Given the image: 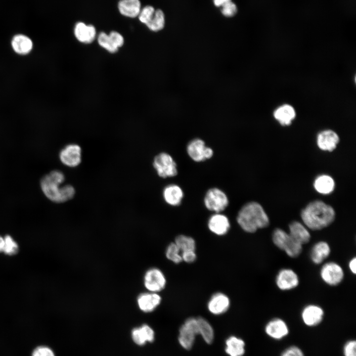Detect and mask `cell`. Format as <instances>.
<instances>
[{
    "instance_id": "cell-1",
    "label": "cell",
    "mask_w": 356,
    "mask_h": 356,
    "mask_svg": "<svg viewBox=\"0 0 356 356\" xmlns=\"http://www.w3.org/2000/svg\"><path fill=\"white\" fill-rule=\"evenodd\" d=\"M65 180L64 174L59 170H53L40 180V187L44 196L55 203H63L71 199L75 189L70 184L62 185Z\"/></svg>"
},
{
    "instance_id": "cell-2",
    "label": "cell",
    "mask_w": 356,
    "mask_h": 356,
    "mask_svg": "<svg viewBox=\"0 0 356 356\" xmlns=\"http://www.w3.org/2000/svg\"><path fill=\"white\" fill-rule=\"evenodd\" d=\"M305 226L312 230H318L330 225L335 219L334 209L321 200L309 203L301 212Z\"/></svg>"
},
{
    "instance_id": "cell-3",
    "label": "cell",
    "mask_w": 356,
    "mask_h": 356,
    "mask_svg": "<svg viewBox=\"0 0 356 356\" xmlns=\"http://www.w3.org/2000/svg\"><path fill=\"white\" fill-rule=\"evenodd\" d=\"M236 220L240 227L248 233H254L258 229L266 228L269 224L268 217L259 203H246L239 211Z\"/></svg>"
},
{
    "instance_id": "cell-4",
    "label": "cell",
    "mask_w": 356,
    "mask_h": 356,
    "mask_svg": "<svg viewBox=\"0 0 356 356\" xmlns=\"http://www.w3.org/2000/svg\"><path fill=\"white\" fill-rule=\"evenodd\" d=\"M272 239L277 248L284 251L291 258L298 257L302 251L303 245L294 240L288 233L282 229H275L272 233Z\"/></svg>"
},
{
    "instance_id": "cell-5",
    "label": "cell",
    "mask_w": 356,
    "mask_h": 356,
    "mask_svg": "<svg viewBox=\"0 0 356 356\" xmlns=\"http://www.w3.org/2000/svg\"><path fill=\"white\" fill-rule=\"evenodd\" d=\"M153 166L161 178L174 177L178 174L176 162L171 155L166 152L157 154L154 158Z\"/></svg>"
},
{
    "instance_id": "cell-6",
    "label": "cell",
    "mask_w": 356,
    "mask_h": 356,
    "mask_svg": "<svg viewBox=\"0 0 356 356\" xmlns=\"http://www.w3.org/2000/svg\"><path fill=\"white\" fill-rule=\"evenodd\" d=\"M229 200L226 194L217 187L210 188L206 192L204 203L206 208L215 213H221L228 206Z\"/></svg>"
},
{
    "instance_id": "cell-7",
    "label": "cell",
    "mask_w": 356,
    "mask_h": 356,
    "mask_svg": "<svg viewBox=\"0 0 356 356\" xmlns=\"http://www.w3.org/2000/svg\"><path fill=\"white\" fill-rule=\"evenodd\" d=\"M197 334L198 327L197 317H189L179 328L178 342L184 349L190 350L194 344L195 336Z\"/></svg>"
},
{
    "instance_id": "cell-8",
    "label": "cell",
    "mask_w": 356,
    "mask_h": 356,
    "mask_svg": "<svg viewBox=\"0 0 356 356\" xmlns=\"http://www.w3.org/2000/svg\"><path fill=\"white\" fill-rule=\"evenodd\" d=\"M186 151L189 157L196 162L209 159L214 154L213 150L207 146L204 141L199 138H194L188 142Z\"/></svg>"
},
{
    "instance_id": "cell-9",
    "label": "cell",
    "mask_w": 356,
    "mask_h": 356,
    "mask_svg": "<svg viewBox=\"0 0 356 356\" xmlns=\"http://www.w3.org/2000/svg\"><path fill=\"white\" fill-rule=\"evenodd\" d=\"M166 283L164 274L158 268H150L144 274L143 283L149 292L158 293L161 291L165 288Z\"/></svg>"
},
{
    "instance_id": "cell-10",
    "label": "cell",
    "mask_w": 356,
    "mask_h": 356,
    "mask_svg": "<svg viewBox=\"0 0 356 356\" xmlns=\"http://www.w3.org/2000/svg\"><path fill=\"white\" fill-rule=\"evenodd\" d=\"M321 279L327 285L336 286L343 280L344 272L342 267L335 262L324 264L320 271Z\"/></svg>"
},
{
    "instance_id": "cell-11",
    "label": "cell",
    "mask_w": 356,
    "mask_h": 356,
    "mask_svg": "<svg viewBox=\"0 0 356 356\" xmlns=\"http://www.w3.org/2000/svg\"><path fill=\"white\" fill-rule=\"evenodd\" d=\"M59 156L63 164L69 167H75L81 162L82 149L77 144H70L61 150Z\"/></svg>"
},
{
    "instance_id": "cell-12",
    "label": "cell",
    "mask_w": 356,
    "mask_h": 356,
    "mask_svg": "<svg viewBox=\"0 0 356 356\" xmlns=\"http://www.w3.org/2000/svg\"><path fill=\"white\" fill-rule=\"evenodd\" d=\"M275 283L279 289L287 291L297 287L299 279L298 275L293 270L290 268H283L278 272Z\"/></svg>"
},
{
    "instance_id": "cell-13",
    "label": "cell",
    "mask_w": 356,
    "mask_h": 356,
    "mask_svg": "<svg viewBox=\"0 0 356 356\" xmlns=\"http://www.w3.org/2000/svg\"><path fill=\"white\" fill-rule=\"evenodd\" d=\"M230 305V299L226 294L217 292L213 294L209 300L207 309L212 314L218 315L226 312Z\"/></svg>"
},
{
    "instance_id": "cell-14",
    "label": "cell",
    "mask_w": 356,
    "mask_h": 356,
    "mask_svg": "<svg viewBox=\"0 0 356 356\" xmlns=\"http://www.w3.org/2000/svg\"><path fill=\"white\" fill-rule=\"evenodd\" d=\"M208 227L213 233L223 236L229 231L230 227L228 218L221 213H215L209 219Z\"/></svg>"
},
{
    "instance_id": "cell-15",
    "label": "cell",
    "mask_w": 356,
    "mask_h": 356,
    "mask_svg": "<svg viewBox=\"0 0 356 356\" xmlns=\"http://www.w3.org/2000/svg\"><path fill=\"white\" fill-rule=\"evenodd\" d=\"M324 311L316 305H309L302 310L301 317L303 322L307 326L312 327L318 325L322 321Z\"/></svg>"
},
{
    "instance_id": "cell-16",
    "label": "cell",
    "mask_w": 356,
    "mask_h": 356,
    "mask_svg": "<svg viewBox=\"0 0 356 356\" xmlns=\"http://www.w3.org/2000/svg\"><path fill=\"white\" fill-rule=\"evenodd\" d=\"M161 300L162 298L158 293L148 292L139 295L137 304L142 312H151L160 305Z\"/></svg>"
},
{
    "instance_id": "cell-17",
    "label": "cell",
    "mask_w": 356,
    "mask_h": 356,
    "mask_svg": "<svg viewBox=\"0 0 356 356\" xmlns=\"http://www.w3.org/2000/svg\"><path fill=\"white\" fill-rule=\"evenodd\" d=\"M265 330L266 333L271 338L280 340L289 333V328L286 322L278 318H273L266 324Z\"/></svg>"
},
{
    "instance_id": "cell-18",
    "label": "cell",
    "mask_w": 356,
    "mask_h": 356,
    "mask_svg": "<svg viewBox=\"0 0 356 356\" xmlns=\"http://www.w3.org/2000/svg\"><path fill=\"white\" fill-rule=\"evenodd\" d=\"M318 147L324 151H332L339 142V137L336 132L331 130L320 132L317 136Z\"/></svg>"
},
{
    "instance_id": "cell-19",
    "label": "cell",
    "mask_w": 356,
    "mask_h": 356,
    "mask_svg": "<svg viewBox=\"0 0 356 356\" xmlns=\"http://www.w3.org/2000/svg\"><path fill=\"white\" fill-rule=\"evenodd\" d=\"M74 33L76 39L85 44L91 43L96 35L95 28L92 25H87L83 22H78L75 24Z\"/></svg>"
},
{
    "instance_id": "cell-20",
    "label": "cell",
    "mask_w": 356,
    "mask_h": 356,
    "mask_svg": "<svg viewBox=\"0 0 356 356\" xmlns=\"http://www.w3.org/2000/svg\"><path fill=\"white\" fill-rule=\"evenodd\" d=\"M155 333L153 329L147 324L134 328L132 331V338L137 345L142 346L146 342L154 341Z\"/></svg>"
},
{
    "instance_id": "cell-21",
    "label": "cell",
    "mask_w": 356,
    "mask_h": 356,
    "mask_svg": "<svg viewBox=\"0 0 356 356\" xmlns=\"http://www.w3.org/2000/svg\"><path fill=\"white\" fill-rule=\"evenodd\" d=\"M296 116L294 108L288 104H284L278 107L273 112L275 119L282 126L290 125Z\"/></svg>"
},
{
    "instance_id": "cell-22",
    "label": "cell",
    "mask_w": 356,
    "mask_h": 356,
    "mask_svg": "<svg viewBox=\"0 0 356 356\" xmlns=\"http://www.w3.org/2000/svg\"><path fill=\"white\" fill-rule=\"evenodd\" d=\"M290 236L302 245L308 243L311 235L307 227L298 221H293L289 225Z\"/></svg>"
},
{
    "instance_id": "cell-23",
    "label": "cell",
    "mask_w": 356,
    "mask_h": 356,
    "mask_svg": "<svg viewBox=\"0 0 356 356\" xmlns=\"http://www.w3.org/2000/svg\"><path fill=\"white\" fill-rule=\"evenodd\" d=\"M163 196L165 201L168 204L177 206L179 205L182 201L183 192L181 188L178 185L170 184L164 188Z\"/></svg>"
},
{
    "instance_id": "cell-24",
    "label": "cell",
    "mask_w": 356,
    "mask_h": 356,
    "mask_svg": "<svg viewBox=\"0 0 356 356\" xmlns=\"http://www.w3.org/2000/svg\"><path fill=\"white\" fill-rule=\"evenodd\" d=\"M11 44L14 52L22 55L29 53L33 46L31 39L23 34L15 35L11 40Z\"/></svg>"
},
{
    "instance_id": "cell-25",
    "label": "cell",
    "mask_w": 356,
    "mask_h": 356,
    "mask_svg": "<svg viewBox=\"0 0 356 356\" xmlns=\"http://www.w3.org/2000/svg\"><path fill=\"white\" fill-rule=\"evenodd\" d=\"M330 252L331 249L328 243L323 241H319L312 247L310 258L314 264L319 265L328 257Z\"/></svg>"
},
{
    "instance_id": "cell-26",
    "label": "cell",
    "mask_w": 356,
    "mask_h": 356,
    "mask_svg": "<svg viewBox=\"0 0 356 356\" xmlns=\"http://www.w3.org/2000/svg\"><path fill=\"white\" fill-rule=\"evenodd\" d=\"M118 8L122 15L135 18L138 16L141 9V2L139 0H120Z\"/></svg>"
},
{
    "instance_id": "cell-27",
    "label": "cell",
    "mask_w": 356,
    "mask_h": 356,
    "mask_svg": "<svg viewBox=\"0 0 356 356\" xmlns=\"http://www.w3.org/2000/svg\"><path fill=\"white\" fill-rule=\"evenodd\" d=\"M226 353L229 356H242L245 353V342L236 336L229 337L225 341Z\"/></svg>"
},
{
    "instance_id": "cell-28",
    "label": "cell",
    "mask_w": 356,
    "mask_h": 356,
    "mask_svg": "<svg viewBox=\"0 0 356 356\" xmlns=\"http://www.w3.org/2000/svg\"><path fill=\"white\" fill-rule=\"evenodd\" d=\"M315 190L319 193L328 194L331 193L335 187L333 179L329 176L322 175L318 177L314 182Z\"/></svg>"
},
{
    "instance_id": "cell-29",
    "label": "cell",
    "mask_w": 356,
    "mask_h": 356,
    "mask_svg": "<svg viewBox=\"0 0 356 356\" xmlns=\"http://www.w3.org/2000/svg\"><path fill=\"white\" fill-rule=\"evenodd\" d=\"M198 327V334L208 344H211L214 340V331L211 324L202 317H197Z\"/></svg>"
},
{
    "instance_id": "cell-30",
    "label": "cell",
    "mask_w": 356,
    "mask_h": 356,
    "mask_svg": "<svg viewBox=\"0 0 356 356\" xmlns=\"http://www.w3.org/2000/svg\"><path fill=\"white\" fill-rule=\"evenodd\" d=\"M165 25V16L164 12L160 9H155L151 20L146 25L151 31L158 32L162 30Z\"/></svg>"
},
{
    "instance_id": "cell-31",
    "label": "cell",
    "mask_w": 356,
    "mask_h": 356,
    "mask_svg": "<svg viewBox=\"0 0 356 356\" xmlns=\"http://www.w3.org/2000/svg\"><path fill=\"white\" fill-rule=\"evenodd\" d=\"M181 252L188 251H195L196 242L191 237L180 234L177 236L174 241Z\"/></svg>"
},
{
    "instance_id": "cell-32",
    "label": "cell",
    "mask_w": 356,
    "mask_h": 356,
    "mask_svg": "<svg viewBox=\"0 0 356 356\" xmlns=\"http://www.w3.org/2000/svg\"><path fill=\"white\" fill-rule=\"evenodd\" d=\"M165 255L166 258L173 263L178 264L182 262L181 252L174 242L168 245Z\"/></svg>"
},
{
    "instance_id": "cell-33",
    "label": "cell",
    "mask_w": 356,
    "mask_h": 356,
    "mask_svg": "<svg viewBox=\"0 0 356 356\" xmlns=\"http://www.w3.org/2000/svg\"><path fill=\"white\" fill-rule=\"evenodd\" d=\"M97 42L100 46L110 53H115L118 50L113 44L108 34L104 32H100L98 35Z\"/></svg>"
},
{
    "instance_id": "cell-34",
    "label": "cell",
    "mask_w": 356,
    "mask_h": 356,
    "mask_svg": "<svg viewBox=\"0 0 356 356\" xmlns=\"http://www.w3.org/2000/svg\"><path fill=\"white\" fill-rule=\"evenodd\" d=\"M4 246L3 252L7 255H13L17 253L19 246L17 242L9 235L4 237Z\"/></svg>"
},
{
    "instance_id": "cell-35",
    "label": "cell",
    "mask_w": 356,
    "mask_h": 356,
    "mask_svg": "<svg viewBox=\"0 0 356 356\" xmlns=\"http://www.w3.org/2000/svg\"><path fill=\"white\" fill-rule=\"evenodd\" d=\"M155 9L151 5H146L141 9L138 15L140 22L146 25L151 20L155 13Z\"/></svg>"
},
{
    "instance_id": "cell-36",
    "label": "cell",
    "mask_w": 356,
    "mask_h": 356,
    "mask_svg": "<svg viewBox=\"0 0 356 356\" xmlns=\"http://www.w3.org/2000/svg\"><path fill=\"white\" fill-rule=\"evenodd\" d=\"M221 12L225 17H233L237 12V7L235 3L230 0L221 7Z\"/></svg>"
},
{
    "instance_id": "cell-37",
    "label": "cell",
    "mask_w": 356,
    "mask_h": 356,
    "mask_svg": "<svg viewBox=\"0 0 356 356\" xmlns=\"http://www.w3.org/2000/svg\"><path fill=\"white\" fill-rule=\"evenodd\" d=\"M344 356H356V342L355 340L348 341L343 348Z\"/></svg>"
},
{
    "instance_id": "cell-38",
    "label": "cell",
    "mask_w": 356,
    "mask_h": 356,
    "mask_svg": "<svg viewBox=\"0 0 356 356\" xmlns=\"http://www.w3.org/2000/svg\"><path fill=\"white\" fill-rule=\"evenodd\" d=\"M108 35L113 44L118 49L123 46L124 43V39L121 34L116 31H111Z\"/></svg>"
},
{
    "instance_id": "cell-39",
    "label": "cell",
    "mask_w": 356,
    "mask_h": 356,
    "mask_svg": "<svg viewBox=\"0 0 356 356\" xmlns=\"http://www.w3.org/2000/svg\"><path fill=\"white\" fill-rule=\"evenodd\" d=\"M32 356H55L52 350L45 346H40L33 352Z\"/></svg>"
},
{
    "instance_id": "cell-40",
    "label": "cell",
    "mask_w": 356,
    "mask_h": 356,
    "mask_svg": "<svg viewBox=\"0 0 356 356\" xmlns=\"http://www.w3.org/2000/svg\"><path fill=\"white\" fill-rule=\"evenodd\" d=\"M281 356H304V354L299 347L292 346L285 349Z\"/></svg>"
},
{
    "instance_id": "cell-41",
    "label": "cell",
    "mask_w": 356,
    "mask_h": 356,
    "mask_svg": "<svg viewBox=\"0 0 356 356\" xmlns=\"http://www.w3.org/2000/svg\"><path fill=\"white\" fill-rule=\"evenodd\" d=\"M181 257L182 262L192 263L196 260L197 255L195 251H188L182 252Z\"/></svg>"
},
{
    "instance_id": "cell-42",
    "label": "cell",
    "mask_w": 356,
    "mask_h": 356,
    "mask_svg": "<svg viewBox=\"0 0 356 356\" xmlns=\"http://www.w3.org/2000/svg\"><path fill=\"white\" fill-rule=\"evenodd\" d=\"M349 267L352 273L356 274V258L354 257L349 263Z\"/></svg>"
},
{
    "instance_id": "cell-43",
    "label": "cell",
    "mask_w": 356,
    "mask_h": 356,
    "mask_svg": "<svg viewBox=\"0 0 356 356\" xmlns=\"http://www.w3.org/2000/svg\"><path fill=\"white\" fill-rule=\"evenodd\" d=\"M231 0H213L214 5L217 7H221Z\"/></svg>"
},
{
    "instance_id": "cell-44",
    "label": "cell",
    "mask_w": 356,
    "mask_h": 356,
    "mask_svg": "<svg viewBox=\"0 0 356 356\" xmlns=\"http://www.w3.org/2000/svg\"><path fill=\"white\" fill-rule=\"evenodd\" d=\"M4 246V237L0 235V253L3 252Z\"/></svg>"
}]
</instances>
